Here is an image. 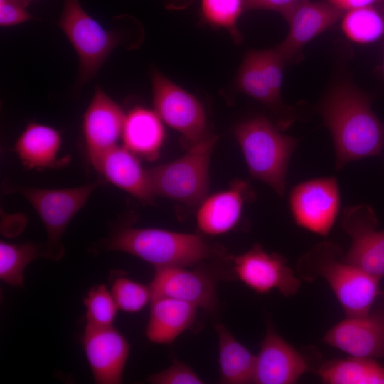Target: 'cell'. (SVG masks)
<instances>
[{
  "label": "cell",
  "instance_id": "6da1fadb",
  "mask_svg": "<svg viewBox=\"0 0 384 384\" xmlns=\"http://www.w3.org/2000/svg\"><path fill=\"white\" fill-rule=\"evenodd\" d=\"M319 112L332 137L337 170L381 154L384 124L373 111L368 95L349 83H338L321 102Z\"/></svg>",
  "mask_w": 384,
  "mask_h": 384
},
{
  "label": "cell",
  "instance_id": "7a4b0ae2",
  "mask_svg": "<svg viewBox=\"0 0 384 384\" xmlns=\"http://www.w3.org/2000/svg\"><path fill=\"white\" fill-rule=\"evenodd\" d=\"M342 256L338 245L321 242L299 258L298 274L308 281L324 278L346 316L367 315L379 294L380 280L343 261Z\"/></svg>",
  "mask_w": 384,
  "mask_h": 384
},
{
  "label": "cell",
  "instance_id": "3957f363",
  "mask_svg": "<svg viewBox=\"0 0 384 384\" xmlns=\"http://www.w3.org/2000/svg\"><path fill=\"white\" fill-rule=\"evenodd\" d=\"M107 250L124 252L154 266L188 267L216 253L201 237L156 228H124L105 240Z\"/></svg>",
  "mask_w": 384,
  "mask_h": 384
},
{
  "label": "cell",
  "instance_id": "277c9868",
  "mask_svg": "<svg viewBox=\"0 0 384 384\" xmlns=\"http://www.w3.org/2000/svg\"><path fill=\"white\" fill-rule=\"evenodd\" d=\"M235 135L251 176L283 197L289 162L298 140L280 132L263 116L238 125Z\"/></svg>",
  "mask_w": 384,
  "mask_h": 384
},
{
  "label": "cell",
  "instance_id": "5b68a950",
  "mask_svg": "<svg viewBox=\"0 0 384 384\" xmlns=\"http://www.w3.org/2000/svg\"><path fill=\"white\" fill-rule=\"evenodd\" d=\"M216 140V136L207 134L180 158L146 169L154 196L191 206L201 203L208 193L209 163Z\"/></svg>",
  "mask_w": 384,
  "mask_h": 384
},
{
  "label": "cell",
  "instance_id": "8992f818",
  "mask_svg": "<svg viewBox=\"0 0 384 384\" xmlns=\"http://www.w3.org/2000/svg\"><path fill=\"white\" fill-rule=\"evenodd\" d=\"M102 181L100 178L89 184L62 189L31 188L4 182L2 189L6 193L21 195L33 206L48 235L43 245L46 257L59 260L65 252L61 239L66 227L92 193L103 185Z\"/></svg>",
  "mask_w": 384,
  "mask_h": 384
},
{
  "label": "cell",
  "instance_id": "52a82bcc",
  "mask_svg": "<svg viewBox=\"0 0 384 384\" xmlns=\"http://www.w3.org/2000/svg\"><path fill=\"white\" fill-rule=\"evenodd\" d=\"M58 24L78 54L79 80H90L117 46L119 38L92 18L78 0H64Z\"/></svg>",
  "mask_w": 384,
  "mask_h": 384
},
{
  "label": "cell",
  "instance_id": "ba28073f",
  "mask_svg": "<svg viewBox=\"0 0 384 384\" xmlns=\"http://www.w3.org/2000/svg\"><path fill=\"white\" fill-rule=\"evenodd\" d=\"M289 203L297 225L327 236L341 207L338 181L336 177H325L299 183L291 191Z\"/></svg>",
  "mask_w": 384,
  "mask_h": 384
},
{
  "label": "cell",
  "instance_id": "9c48e42d",
  "mask_svg": "<svg viewBox=\"0 0 384 384\" xmlns=\"http://www.w3.org/2000/svg\"><path fill=\"white\" fill-rule=\"evenodd\" d=\"M151 86L154 111L190 146L207 134L205 112L198 99L156 70L151 72Z\"/></svg>",
  "mask_w": 384,
  "mask_h": 384
},
{
  "label": "cell",
  "instance_id": "30bf717a",
  "mask_svg": "<svg viewBox=\"0 0 384 384\" xmlns=\"http://www.w3.org/2000/svg\"><path fill=\"white\" fill-rule=\"evenodd\" d=\"M342 226L351 238L343 261L380 280L384 277V230L371 206L361 203L345 208Z\"/></svg>",
  "mask_w": 384,
  "mask_h": 384
},
{
  "label": "cell",
  "instance_id": "8fae6325",
  "mask_svg": "<svg viewBox=\"0 0 384 384\" xmlns=\"http://www.w3.org/2000/svg\"><path fill=\"white\" fill-rule=\"evenodd\" d=\"M237 277L254 292L259 294L278 290L286 297L297 293L300 281L287 266L281 255L268 253L259 244L247 252L233 258Z\"/></svg>",
  "mask_w": 384,
  "mask_h": 384
},
{
  "label": "cell",
  "instance_id": "7c38bea8",
  "mask_svg": "<svg viewBox=\"0 0 384 384\" xmlns=\"http://www.w3.org/2000/svg\"><path fill=\"white\" fill-rule=\"evenodd\" d=\"M81 341L95 383H121L130 350L125 337L113 325H86Z\"/></svg>",
  "mask_w": 384,
  "mask_h": 384
},
{
  "label": "cell",
  "instance_id": "4fadbf2b",
  "mask_svg": "<svg viewBox=\"0 0 384 384\" xmlns=\"http://www.w3.org/2000/svg\"><path fill=\"white\" fill-rule=\"evenodd\" d=\"M125 117L121 107L96 86L82 119L87 156L96 171L102 157L122 137Z\"/></svg>",
  "mask_w": 384,
  "mask_h": 384
},
{
  "label": "cell",
  "instance_id": "5bb4252c",
  "mask_svg": "<svg viewBox=\"0 0 384 384\" xmlns=\"http://www.w3.org/2000/svg\"><path fill=\"white\" fill-rule=\"evenodd\" d=\"M344 13L326 0L302 1L285 18L289 33L275 49L287 63L294 60L306 43L341 19Z\"/></svg>",
  "mask_w": 384,
  "mask_h": 384
},
{
  "label": "cell",
  "instance_id": "9a60e30c",
  "mask_svg": "<svg viewBox=\"0 0 384 384\" xmlns=\"http://www.w3.org/2000/svg\"><path fill=\"white\" fill-rule=\"evenodd\" d=\"M309 370L304 357L267 325L256 356L252 383L294 384Z\"/></svg>",
  "mask_w": 384,
  "mask_h": 384
},
{
  "label": "cell",
  "instance_id": "2e32d148",
  "mask_svg": "<svg viewBox=\"0 0 384 384\" xmlns=\"http://www.w3.org/2000/svg\"><path fill=\"white\" fill-rule=\"evenodd\" d=\"M323 341L350 356L384 357V314L346 316L325 334Z\"/></svg>",
  "mask_w": 384,
  "mask_h": 384
},
{
  "label": "cell",
  "instance_id": "e0dca14e",
  "mask_svg": "<svg viewBox=\"0 0 384 384\" xmlns=\"http://www.w3.org/2000/svg\"><path fill=\"white\" fill-rule=\"evenodd\" d=\"M149 287L152 298L171 297L207 311H213L217 306L214 280L202 272L185 267H155Z\"/></svg>",
  "mask_w": 384,
  "mask_h": 384
},
{
  "label": "cell",
  "instance_id": "ac0fdd59",
  "mask_svg": "<svg viewBox=\"0 0 384 384\" xmlns=\"http://www.w3.org/2000/svg\"><path fill=\"white\" fill-rule=\"evenodd\" d=\"M252 195L250 185L238 180L229 189L207 197L196 214L199 230L210 235L228 232L239 221L244 203L250 200Z\"/></svg>",
  "mask_w": 384,
  "mask_h": 384
},
{
  "label": "cell",
  "instance_id": "d6986e66",
  "mask_svg": "<svg viewBox=\"0 0 384 384\" xmlns=\"http://www.w3.org/2000/svg\"><path fill=\"white\" fill-rule=\"evenodd\" d=\"M97 171L106 181L137 199L152 202L154 194L147 171L142 167L136 155L124 146L116 145L108 150L102 157Z\"/></svg>",
  "mask_w": 384,
  "mask_h": 384
},
{
  "label": "cell",
  "instance_id": "ffe728a7",
  "mask_svg": "<svg viewBox=\"0 0 384 384\" xmlns=\"http://www.w3.org/2000/svg\"><path fill=\"white\" fill-rule=\"evenodd\" d=\"M196 309V306L174 298H152L146 328V337L154 343H172L194 324Z\"/></svg>",
  "mask_w": 384,
  "mask_h": 384
},
{
  "label": "cell",
  "instance_id": "44dd1931",
  "mask_svg": "<svg viewBox=\"0 0 384 384\" xmlns=\"http://www.w3.org/2000/svg\"><path fill=\"white\" fill-rule=\"evenodd\" d=\"M122 138L124 146L134 154L154 161L165 139L162 120L155 111L135 107L125 117Z\"/></svg>",
  "mask_w": 384,
  "mask_h": 384
},
{
  "label": "cell",
  "instance_id": "7402d4cb",
  "mask_svg": "<svg viewBox=\"0 0 384 384\" xmlns=\"http://www.w3.org/2000/svg\"><path fill=\"white\" fill-rule=\"evenodd\" d=\"M235 87L280 116V124L284 127L296 120L294 107L284 104L282 98L272 90L261 65L258 50H250L245 55L237 74Z\"/></svg>",
  "mask_w": 384,
  "mask_h": 384
},
{
  "label": "cell",
  "instance_id": "603a6c76",
  "mask_svg": "<svg viewBox=\"0 0 384 384\" xmlns=\"http://www.w3.org/2000/svg\"><path fill=\"white\" fill-rule=\"evenodd\" d=\"M62 138L53 127L30 122L16 140L14 151L22 164L29 169L55 168Z\"/></svg>",
  "mask_w": 384,
  "mask_h": 384
},
{
  "label": "cell",
  "instance_id": "cb8c5ba5",
  "mask_svg": "<svg viewBox=\"0 0 384 384\" xmlns=\"http://www.w3.org/2000/svg\"><path fill=\"white\" fill-rule=\"evenodd\" d=\"M215 327L219 343L220 382L252 383L256 356L237 341L225 326L218 324Z\"/></svg>",
  "mask_w": 384,
  "mask_h": 384
},
{
  "label": "cell",
  "instance_id": "d4e9b609",
  "mask_svg": "<svg viewBox=\"0 0 384 384\" xmlns=\"http://www.w3.org/2000/svg\"><path fill=\"white\" fill-rule=\"evenodd\" d=\"M318 375L328 384H384V368L372 358L350 356L329 361Z\"/></svg>",
  "mask_w": 384,
  "mask_h": 384
},
{
  "label": "cell",
  "instance_id": "484cf974",
  "mask_svg": "<svg viewBox=\"0 0 384 384\" xmlns=\"http://www.w3.org/2000/svg\"><path fill=\"white\" fill-rule=\"evenodd\" d=\"M46 257L43 245L32 242H0V279L4 282L19 287L23 282L26 266L38 257Z\"/></svg>",
  "mask_w": 384,
  "mask_h": 384
},
{
  "label": "cell",
  "instance_id": "4316f807",
  "mask_svg": "<svg viewBox=\"0 0 384 384\" xmlns=\"http://www.w3.org/2000/svg\"><path fill=\"white\" fill-rule=\"evenodd\" d=\"M341 29L351 41L370 44L384 35V14L377 6H367L346 11L341 18Z\"/></svg>",
  "mask_w": 384,
  "mask_h": 384
},
{
  "label": "cell",
  "instance_id": "83f0119b",
  "mask_svg": "<svg viewBox=\"0 0 384 384\" xmlns=\"http://www.w3.org/2000/svg\"><path fill=\"white\" fill-rule=\"evenodd\" d=\"M244 9V0H201V14L208 25L226 29L235 42L241 41L237 21Z\"/></svg>",
  "mask_w": 384,
  "mask_h": 384
},
{
  "label": "cell",
  "instance_id": "f1b7e54d",
  "mask_svg": "<svg viewBox=\"0 0 384 384\" xmlns=\"http://www.w3.org/2000/svg\"><path fill=\"white\" fill-rule=\"evenodd\" d=\"M86 309V325L92 326H112L118 306L106 285L93 286L84 299Z\"/></svg>",
  "mask_w": 384,
  "mask_h": 384
},
{
  "label": "cell",
  "instance_id": "f546056e",
  "mask_svg": "<svg viewBox=\"0 0 384 384\" xmlns=\"http://www.w3.org/2000/svg\"><path fill=\"white\" fill-rule=\"evenodd\" d=\"M110 292L118 309L128 313L139 311L152 298L149 286L123 277L114 280Z\"/></svg>",
  "mask_w": 384,
  "mask_h": 384
},
{
  "label": "cell",
  "instance_id": "4dcf8cb0",
  "mask_svg": "<svg viewBox=\"0 0 384 384\" xmlns=\"http://www.w3.org/2000/svg\"><path fill=\"white\" fill-rule=\"evenodd\" d=\"M153 384H202L203 381L188 366L174 361L168 368L150 375Z\"/></svg>",
  "mask_w": 384,
  "mask_h": 384
},
{
  "label": "cell",
  "instance_id": "1f68e13d",
  "mask_svg": "<svg viewBox=\"0 0 384 384\" xmlns=\"http://www.w3.org/2000/svg\"><path fill=\"white\" fill-rule=\"evenodd\" d=\"M28 6L21 0H0V25L16 26L34 18L26 10Z\"/></svg>",
  "mask_w": 384,
  "mask_h": 384
},
{
  "label": "cell",
  "instance_id": "d6a6232c",
  "mask_svg": "<svg viewBox=\"0 0 384 384\" xmlns=\"http://www.w3.org/2000/svg\"><path fill=\"white\" fill-rule=\"evenodd\" d=\"M303 0H244V9H265L275 11L284 18Z\"/></svg>",
  "mask_w": 384,
  "mask_h": 384
},
{
  "label": "cell",
  "instance_id": "836d02e7",
  "mask_svg": "<svg viewBox=\"0 0 384 384\" xmlns=\"http://www.w3.org/2000/svg\"><path fill=\"white\" fill-rule=\"evenodd\" d=\"M344 12L362 7L377 6L384 3V0H326Z\"/></svg>",
  "mask_w": 384,
  "mask_h": 384
},
{
  "label": "cell",
  "instance_id": "e575fe53",
  "mask_svg": "<svg viewBox=\"0 0 384 384\" xmlns=\"http://www.w3.org/2000/svg\"><path fill=\"white\" fill-rule=\"evenodd\" d=\"M193 0H168V8L180 9L187 7Z\"/></svg>",
  "mask_w": 384,
  "mask_h": 384
},
{
  "label": "cell",
  "instance_id": "d590c367",
  "mask_svg": "<svg viewBox=\"0 0 384 384\" xmlns=\"http://www.w3.org/2000/svg\"><path fill=\"white\" fill-rule=\"evenodd\" d=\"M382 71L384 75V46H383V63H382Z\"/></svg>",
  "mask_w": 384,
  "mask_h": 384
},
{
  "label": "cell",
  "instance_id": "8d00e7d4",
  "mask_svg": "<svg viewBox=\"0 0 384 384\" xmlns=\"http://www.w3.org/2000/svg\"><path fill=\"white\" fill-rule=\"evenodd\" d=\"M21 1H23L24 4H26L28 6L29 4V3L33 0H21Z\"/></svg>",
  "mask_w": 384,
  "mask_h": 384
}]
</instances>
